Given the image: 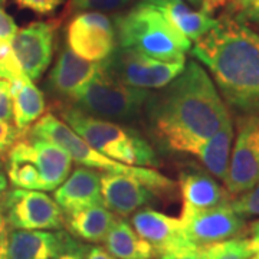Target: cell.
Segmentation results:
<instances>
[{
  "mask_svg": "<svg viewBox=\"0 0 259 259\" xmlns=\"http://www.w3.org/2000/svg\"><path fill=\"white\" fill-rule=\"evenodd\" d=\"M148 127L160 147L193 154L231 121V114L209 74L196 61L146 102Z\"/></svg>",
  "mask_w": 259,
  "mask_h": 259,
  "instance_id": "obj_1",
  "label": "cell"
},
{
  "mask_svg": "<svg viewBox=\"0 0 259 259\" xmlns=\"http://www.w3.org/2000/svg\"><path fill=\"white\" fill-rule=\"evenodd\" d=\"M216 20L192 55L207 66L232 111L259 114V35L231 13Z\"/></svg>",
  "mask_w": 259,
  "mask_h": 259,
  "instance_id": "obj_2",
  "label": "cell"
},
{
  "mask_svg": "<svg viewBox=\"0 0 259 259\" xmlns=\"http://www.w3.org/2000/svg\"><path fill=\"white\" fill-rule=\"evenodd\" d=\"M61 120L102 156L133 167H157L156 150L141 133L79 111L71 104H56Z\"/></svg>",
  "mask_w": 259,
  "mask_h": 259,
  "instance_id": "obj_3",
  "label": "cell"
},
{
  "mask_svg": "<svg viewBox=\"0 0 259 259\" xmlns=\"http://www.w3.org/2000/svg\"><path fill=\"white\" fill-rule=\"evenodd\" d=\"M118 48L134 49L158 61H185L192 42L154 6L140 2L114 18Z\"/></svg>",
  "mask_w": 259,
  "mask_h": 259,
  "instance_id": "obj_4",
  "label": "cell"
},
{
  "mask_svg": "<svg viewBox=\"0 0 259 259\" xmlns=\"http://www.w3.org/2000/svg\"><path fill=\"white\" fill-rule=\"evenodd\" d=\"M8 179L16 189L56 190L71 173L72 158L54 143L25 136L5 156Z\"/></svg>",
  "mask_w": 259,
  "mask_h": 259,
  "instance_id": "obj_5",
  "label": "cell"
},
{
  "mask_svg": "<svg viewBox=\"0 0 259 259\" xmlns=\"http://www.w3.org/2000/svg\"><path fill=\"white\" fill-rule=\"evenodd\" d=\"M30 137L45 140L54 143L58 147L65 150L72 161L82 164L88 168H100L105 173H120L128 175L137 179L140 183L147 186L154 193H171L176 189V183L168 177L163 176L157 170L150 167H133L114 161L111 158L102 156L88 146L74 130H71L64 121L59 120L55 114L47 112L29 128L26 133Z\"/></svg>",
  "mask_w": 259,
  "mask_h": 259,
  "instance_id": "obj_6",
  "label": "cell"
},
{
  "mask_svg": "<svg viewBox=\"0 0 259 259\" xmlns=\"http://www.w3.org/2000/svg\"><path fill=\"white\" fill-rule=\"evenodd\" d=\"M150 91L133 88L108 74L100 62L93 79L71 100L79 111L107 121H131L146 107Z\"/></svg>",
  "mask_w": 259,
  "mask_h": 259,
  "instance_id": "obj_7",
  "label": "cell"
},
{
  "mask_svg": "<svg viewBox=\"0 0 259 259\" xmlns=\"http://www.w3.org/2000/svg\"><path fill=\"white\" fill-rule=\"evenodd\" d=\"M102 68L133 88L161 90L183 72L185 61H158L134 49L117 48L108 59L101 62Z\"/></svg>",
  "mask_w": 259,
  "mask_h": 259,
  "instance_id": "obj_8",
  "label": "cell"
},
{
  "mask_svg": "<svg viewBox=\"0 0 259 259\" xmlns=\"http://www.w3.org/2000/svg\"><path fill=\"white\" fill-rule=\"evenodd\" d=\"M0 209L10 229L16 231H59L64 226V213L45 192L12 189L0 199Z\"/></svg>",
  "mask_w": 259,
  "mask_h": 259,
  "instance_id": "obj_9",
  "label": "cell"
},
{
  "mask_svg": "<svg viewBox=\"0 0 259 259\" xmlns=\"http://www.w3.org/2000/svg\"><path fill=\"white\" fill-rule=\"evenodd\" d=\"M65 45L91 62H104L118 48L114 19L100 12L71 15L65 29Z\"/></svg>",
  "mask_w": 259,
  "mask_h": 259,
  "instance_id": "obj_10",
  "label": "cell"
},
{
  "mask_svg": "<svg viewBox=\"0 0 259 259\" xmlns=\"http://www.w3.org/2000/svg\"><path fill=\"white\" fill-rule=\"evenodd\" d=\"M179 219L185 236L194 246H209L241 238L246 232L245 219L235 212L229 203L209 209L182 206Z\"/></svg>",
  "mask_w": 259,
  "mask_h": 259,
  "instance_id": "obj_11",
  "label": "cell"
},
{
  "mask_svg": "<svg viewBox=\"0 0 259 259\" xmlns=\"http://www.w3.org/2000/svg\"><path fill=\"white\" fill-rule=\"evenodd\" d=\"M236 140L229 160L225 186L236 197L259 182V114L239 115Z\"/></svg>",
  "mask_w": 259,
  "mask_h": 259,
  "instance_id": "obj_12",
  "label": "cell"
},
{
  "mask_svg": "<svg viewBox=\"0 0 259 259\" xmlns=\"http://www.w3.org/2000/svg\"><path fill=\"white\" fill-rule=\"evenodd\" d=\"M59 23V19L32 22L28 26L18 29L10 42L22 71L30 81L39 79L51 64Z\"/></svg>",
  "mask_w": 259,
  "mask_h": 259,
  "instance_id": "obj_13",
  "label": "cell"
},
{
  "mask_svg": "<svg viewBox=\"0 0 259 259\" xmlns=\"http://www.w3.org/2000/svg\"><path fill=\"white\" fill-rule=\"evenodd\" d=\"M133 229L139 233L157 255L189 249L194 245L185 236L180 219L168 214L153 210L141 209L131 218Z\"/></svg>",
  "mask_w": 259,
  "mask_h": 259,
  "instance_id": "obj_14",
  "label": "cell"
},
{
  "mask_svg": "<svg viewBox=\"0 0 259 259\" xmlns=\"http://www.w3.org/2000/svg\"><path fill=\"white\" fill-rule=\"evenodd\" d=\"M100 69L98 62L82 59L64 45L48 76V88L56 97L71 101Z\"/></svg>",
  "mask_w": 259,
  "mask_h": 259,
  "instance_id": "obj_15",
  "label": "cell"
},
{
  "mask_svg": "<svg viewBox=\"0 0 259 259\" xmlns=\"http://www.w3.org/2000/svg\"><path fill=\"white\" fill-rule=\"evenodd\" d=\"M154 192L137 179L120 173L101 175L102 204L118 216H130L151 202Z\"/></svg>",
  "mask_w": 259,
  "mask_h": 259,
  "instance_id": "obj_16",
  "label": "cell"
},
{
  "mask_svg": "<svg viewBox=\"0 0 259 259\" xmlns=\"http://www.w3.org/2000/svg\"><path fill=\"white\" fill-rule=\"evenodd\" d=\"M74 238L64 231H9L6 259H54Z\"/></svg>",
  "mask_w": 259,
  "mask_h": 259,
  "instance_id": "obj_17",
  "label": "cell"
},
{
  "mask_svg": "<svg viewBox=\"0 0 259 259\" xmlns=\"http://www.w3.org/2000/svg\"><path fill=\"white\" fill-rule=\"evenodd\" d=\"M54 200L62 213L102 204L101 175L88 167H76L54 193Z\"/></svg>",
  "mask_w": 259,
  "mask_h": 259,
  "instance_id": "obj_18",
  "label": "cell"
},
{
  "mask_svg": "<svg viewBox=\"0 0 259 259\" xmlns=\"http://www.w3.org/2000/svg\"><path fill=\"white\" fill-rule=\"evenodd\" d=\"M179 190L186 207L209 209L231 203L232 196L219 185L209 171L196 167H187L180 171Z\"/></svg>",
  "mask_w": 259,
  "mask_h": 259,
  "instance_id": "obj_19",
  "label": "cell"
},
{
  "mask_svg": "<svg viewBox=\"0 0 259 259\" xmlns=\"http://www.w3.org/2000/svg\"><path fill=\"white\" fill-rule=\"evenodd\" d=\"M154 6L161 15L190 42H196L204 36L216 25V19L203 9H192L186 0H141Z\"/></svg>",
  "mask_w": 259,
  "mask_h": 259,
  "instance_id": "obj_20",
  "label": "cell"
},
{
  "mask_svg": "<svg viewBox=\"0 0 259 259\" xmlns=\"http://www.w3.org/2000/svg\"><path fill=\"white\" fill-rule=\"evenodd\" d=\"M10 95L13 101V124L26 134L47 110L44 93L33 85L28 76H22L9 82Z\"/></svg>",
  "mask_w": 259,
  "mask_h": 259,
  "instance_id": "obj_21",
  "label": "cell"
},
{
  "mask_svg": "<svg viewBox=\"0 0 259 259\" xmlns=\"http://www.w3.org/2000/svg\"><path fill=\"white\" fill-rule=\"evenodd\" d=\"M114 222V213L110 212L104 204L64 213V226L66 231L81 241L93 243L104 242Z\"/></svg>",
  "mask_w": 259,
  "mask_h": 259,
  "instance_id": "obj_22",
  "label": "cell"
},
{
  "mask_svg": "<svg viewBox=\"0 0 259 259\" xmlns=\"http://www.w3.org/2000/svg\"><path fill=\"white\" fill-rule=\"evenodd\" d=\"M105 249L115 259H153L156 250L125 221H117L104 239Z\"/></svg>",
  "mask_w": 259,
  "mask_h": 259,
  "instance_id": "obj_23",
  "label": "cell"
},
{
  "mask_svg": "<svg viewBox=\"0 0 259 259\" xmlns=\"http://www.w3.org/2000/svg\"><path fill=\"white\" fill-rule=\"evenodd\" d=\"M232 140H233V124L231 120L213 137L204 141L199 148H196L193 156L199 158V161L206 167V170L212 176L225 180L231 160Z\"/></svg>",
  "mask_w": 259,
  "mask_h": 259,
  "instance_id": "obj_24",
  "label": "cell"
},
{
  "mask_svg": "<svg viewBox=\"0 0 259 259\" xmlns=\"http://www.w3.org/2000/svg\"><path fill=\"white\" fill-rule=\"evenodd\" d=\"M204 248L209 259H250L252 256L249 241L243 238L213 243Z\"/></svg>",
  "mask_w": 259,
  "mask_h": 259,
  "instance_id": "obj_25",
  "label": "cell"
},
{
  "mask_svg": "<svg viewBox=\"0 0 259 259\" xmlns=\"http://www.w3.org/2000/svg\"><path fill=\"white\" fill-rule=\"evenodd\" d=\"M133 3V0H69L65 15H75L79 12H117L124 10Z\"/></svg>",
  "mask_w": 259,
  "mask_h": 259,
  "instance_id": "obj_26",
  "label": "cell"
},
{
  "mask_svg": "<svg viewBox=\"0 0 259 259\" xmlns=\"http://www.w3.org/2000/svg\"><path fill=\"white\" fill-rule=\"evenodd\" d=\"M25 76L9 40L0 39V79L12 82Z\"/></svg>",
  "mask_w": 259,
  "mask_h": 259,
  "instance_id": "obj_27",
  "label": "cell"
},
{
  "mask_svg": "<svg viewBox=\"0 0 259 259\" xmlns=\"http://www.w3.org/2000/svg\"><path fill=\"white\" fill-rule=\"evenodd\" d=\"M231 207L243 219L259 216V182L231 200Z\"/></svg>",
  "mask_w": 259,
  "mask_h": 259,
  "instance_id": "obj_28",
  "label": "cell"
},
{
  "mask_svg": "<svg viewBox=\"0 0 259 259\" xmlns=\"http://www.w3.org/2000/svg\"><path fill=\"white\" fill-rule=\"evenodd\" d=\"M25 136L26 134L20 133L13 122L0 120V157H5L13 144Z\"/></svg>",
  "mask_w": 259,
  "mask_h": 259,
  "instance_id": "obj_29",
  "label": "cell"
},
{
  "mask_svg": "<svg viewBox=\"0 0 259 259\" xmlns=\"http://www.w3.org/2000/svg\"><path fill=\"white\" fill-rule=\"evenodd\" d=\"M13 2L20 9L30 10L42 16L55 13L56 9L64 3V0H13Z\"/></svg>",
  "mask_w": 259,
  "mask_h": 259,
  "instance_id": "obj_30",
  "label": "cell"
},
{
  "mask_svg": "<svg viewBox=\"0 0 259 259\" xmlns=\"http://www.w3.org/2000/svg\"><path fill=\"white\" fill-rule=\"evenodd\" d=\"M229 13L243 22H252L259 26V0H245L238 6L231 8Z\"/></svg>",
  "mask_w": 259,
  "mask_h": 259,
  "instance_id": "obj_31",
  "label": "cell"
},
{
  "mask_svg": "<svg viewBox=\"0 0 259 259\" xmlns=\"http://www.w3.org/2000/svg\"><path fill=\"white\" fill-rule=\"evenodd\" d=\"M0 120L13 121V101L10 95L9 82L0 79Z\"/></svg>",
  "mask_w": 259,
  "mask_h": 259,
  "instance_id": "obj_32",
  "label": "cell"
},
{
  "mask_svg": "<svg viewBox=\"0 0 259 259\" xmlns=\"http://www.w3.org/2000/svg\"><path fill=\"white\" fill-rule=\"evenodd\" d=\"M158 259H209L204 246H193L189 249L176 250L158 255Z\"/></svg>",
  "mask_w": 259,
  "mask_h": 259,
  "instance_id": "obj_33",
  "label": "cell"
},
{
  "mask_svg": "<svg viewBox=\"0 0 259 259\" xmlns=\"http://www.w3.org/2000/svg\"><path fill=\"white\" fill-rule=\"evenodd\" d=\"M18 25L15 23L13 18L8 15L3 8H0V39L12 42V39L18 32Z\"/></svg>",
  "mask_w": 259,
  "mask_h": 259,
  "instance_id": "obj_34",
  "label": "cell"
},
{
  "mask_svg": "<svg viewBox=\"0 0 259 259\" xmlns=\"http://www.w3.org/2000/svg\"><path fill=\"white\" fill-rule=\"evenodd\" d=\"M87 246L74 239L64 250H61L54 259H83Z\"/></svg>",
  "mask_w": 259,
  "mask_h": 259,
  "instance_id": "obj_35",
  "label": "cell"
},
{
  "mask_svg": "<svg viewBox=\"0 0 259 259\" xmlns=\"http://www.w3.org/2000/svg\"><path fill=\"white\" fill-rule=\"evenodd\" d=\"M9 231L5 214L0 209V259L8 258V242H9Z\"/></svg>",
  "mask_w": 259,
  "mask_h": 259,
  "instance_id": "obj_36",
  "label": "cell"
},
{
  "mask_svg": "<svg viewBox=\"0 0 259 259\" xmlns=\"http://www.w3.org/2000/svg\"><path fill=\"white\" fill-rule=\"evenodd\" d=\"M83 259H115L111 253L102 246H87Z\"/></svg>",
  "mask_w": 259,
  "mask_h": 259,
  "instance_id": "obj_37",
  "label": "cell"
},
{
  "mask_svg": "<svg viewBox=\"0 0 259 259\" xmlns=\"http://www.w3.org/2000/svg\"><path fill=\"white\" fill-rule=\"evenodd\" d=\"M228 3H229V0H203V8H202V9H203L206 13L212 15L214 10L222 8V6L228 5Z\"/></svg>",
  "mask_w": 259,
  "mask_h": 259,
  "instance_id": "obj_38",
  "label": "cell"
},
{
  "mask_svg": "<svg viewBox=\"0 0 259 259\" xmlns=\"http://www.w3.org/2000/svg\"><path fill=\"white\" fill-rule=\"evenodd\" d=\"M6 190H8V179H6L5 175L0 173V199H2V196L5 194Z\"/></svg>",
  "mask_w": 259,
  "mask_h": 259,
  "instance_id": "obj_39",
  "label": "cell"
},
{
  "mask_svg": "<svg viewBox=\"0 0 259 259\" xmlns=\"http://www.w3.org/2000/svg\"><path fill=\"white\" fill-rule=\"evenodd\" d=\"M249 232H250V235H252V236H258V235H259V219H258V221H255V222L250 223Z\"/></svg>",
  "mask_w": 259,
  "mask_h": 259,
  "instance_id": "obj_40",
  "label": "cell"
},
{
  "mask_svg": "<svg viewBox=\"0 0 259 259\" xmlns=\"http://www.w3.org/2000/svg\"><path fill=\"white\" fill-rule=\"evenodd\" d=\"M249 246L250 250H252V253H253L255 250L259 249V235L258 236H253L252 239H249Z\"/></svg>",
  "mask_w": 259,
  "mask_h": 259,
  "instance_id": "obj_41",
  "label": "cell"
},
{
  "mask_svg": "<svg viewBox=\"0 0 259 259\" xmlns=\"http://www.w3.org/2000/svg\"><path fill=\"white\" fill-rule=\"evenodd\" d=\"M190 5H193L194 8H199V9H202L203 8V0H187Z\"/></svg>",
  "mask_w": 259,
  "mask_h": 259,
  "instance_id": "obj_42",
  "label": "cell"
},
{
  "mask_svg": "<svg viewBox=\"0 0 259 259\" xmlns=\"http://www.w3.org/2000/svg\"><path fill=\"white\" fill-rule=\"evenodd\" d=\"M242 2H245V0H229V9H231V8H235V6H238L239 3H242Z\"/></svg>",
  "mask_w": 259,
  "mask_h": 259,
  "instance_id": "obj_43",
  "label": "cell"
},
{
  "mask_svg": "<svg viewBox=\"0 0 259 259\" xmlns=\"http://www.w3.org/2000/svg\"><path fill=\"white\" fill-rule=\"evenodd\" d=\"M6 5V0H0V8H3Z\"/></svg>",
  "mask_w": 259,
  "mask_h": 259,
  "instance_id": "obj_44",
  "label": "cell"
},
{
  "mask_svg": "<svg viewBox=\"0 0 259 259\" xmlns=\"http://www.w3.org/2000/svg\"><path fill=\"white\" fill-rule=\"evenodd\" d=\"M0 167H2V157H0Z\"/></svg>",
  "mask_w": 259,
  "mask_h": 259,
  "instance_id": "obj_45",
  "label": "cell"
}]
</instances>
